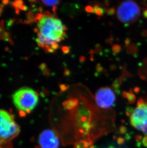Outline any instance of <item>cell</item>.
Wrapping results in <instances>:
<instances>
[{"label": "cell", "instance_id": "1", "mask_svg": "<svg viewBox=\"0 0 147 148\" xmlns=\"http://www.w3.org/2000/svg\"><path fill=\"white\" fill-rule=\"evenodd\" d=\"M36 30L38 46L52 52L57 49L59 43L65 38L67 28L59 18L50 14H44L38 19Z\"/></svg>", "mask_w": 147, "mask_h": 148}, {"label": "cell", "instance_id": "2", "mask_svg": "<svg viewBox=\"0 0 147 148\" xmlns=\"http://www.w3.org/2000/svg\"><path fill=\"white\" fill-rule=\"evenodd\" d=\"M39 96L32 88L24 87L17 90L13 95L15 107L20 112L29 113L33 110L39 102Z\"/></svg>", "mask_w": 147, "mask_h": 148}, {"label": "cell", "instance_id": "3", "mask_svg": "<svg viewBox=\"0 0 147 148\" xmlns=\"http://www.w3.org/2000/svg\"><path fill=\"white\" fill-rule=\"evenodd\" d=\"M19 126L14 121L12 115L0 109V143H3L16 137L20 132Z\"/></svg>", "mask_w": 147, "mask_h": 148}, {"label": "cell", "instance_id": "4", "mask_svg": "<svg viewBox=\"0 0 147 148\" xmlns=\"http://www.w3.org/2000/svg\"><path fill=\"white\" fill-rule=\"evenodd\" d=\"M130 122L133 127L144 134L147 138V103L139 101L136 108L131 112Z\"/></svg>", "mask_w": 147, "mask_h": 148}, {"label": "cell", "instance_id": "5", "mask_svg": "<svg viewBox=\"0 0 147 148\" xmlns=\"http://www.w3.org/2000/svg\"><path fill=\"white\" fill-rule=\"evenodd\" d=\"M117 14L118 19L120 22L124 24H131L139 18L140 8L134 1H126L119 5Z\"/></svg>", "mask_w": 147, "mask_h": 148}, {"label": "cell", "instance_id": "6", "mask_svg": "<svg viewBox=\"0 0 147 148\" xmlns=\"http://www.w3.org/2000/svg\"><path fill=\"white\" fill-rule=\"evenodd\" d=\"M97 106L102 108H111L116 101V95L111 88L105 87L97 90L95 95Z\"/></svg>", "mask_w": 147, "mask_h": 148}, {"label": "cell", "instance_id": "7", "mask_svg": "<svg viewBox=\"0 0 147 148\" xmlns=\"http://www.w3.org/2000/svg\"><path fill=\"white\" fill-rule=\"evenodd\" d=\"M39 140V143L42 148H59V138L52 130H44L40 135Z\"/></svg>", "mask_w": 147, "mask_h": 148}, {"label": "cell", "instance_id": "8", "mask_svg": "<svg viewBox=\"0 0 147 148\" xmlns=\"http://www.w3.org/2000/svg\"><path fill=\"white\" fill-rule=\"evenodd\" d=\"M44 4L50 7H56L59 4L60 1H42Z\"/></svg>", "mask_w": 147, "mask_h": 148}]
</instances>
